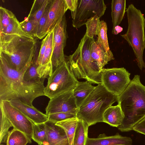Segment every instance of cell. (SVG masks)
<instances>
[{
  "instance_id": "obj_29",
  "label": "cell",
  "mask_w": 145,
  "mask_h": 145,
  "mask_svg": "<svg viewBox=\"0 0 145 145\" xmlns=\"http://www.w3.org/2000/svg\"><path fill=\"white\" fill-rule=\"evenodd\" d=\"M53 0L48 4L39 22L36 33V37L40 39L44 38L46 35L45 33V28L47 21L48 13Z\"/></svg>"
},
{
  "instance_id": "obj_3",
  "label": "cell",
  "mask_w": 145,
  "mask_h": 145,
  "mask_svg": "<svg viewBox=\"0 0 145 145\" xmlns=\"http://www.w3.org/2000/svg\"><path fill=\"white\" fill-rule=\"evenodd\" d=\"M35 40L0 33V52L6 55L11 67L19 72L26 71L35 51Z\"/></svg>"
},
{
  "instance_id": "obj_14",
  "label": "cell",
  "mask_w": 145,
  "mask_h": 145,
  "mask_svg": "<svg viewBox=\"0 0 145 145\" xmlns=\"http://www.w3.org/2000/svg\"><path fill=\"white\" fill-rule=\"evenodd\" d=\"M11 104L18 109L26 116L35 124L44 123L48 121V116L37 109L19 99L10 100Z\"/></svg>"
},
{
  "instance_id": "obj_16",
  "label": "cell",
  "mask_w": 145,
  "mask_h": 145,
  "mask_svg": "<svg viewBox=\"0 0 145 145\" xmlns=\"http://www.w3.org/2000/svg\"><path fill=\"white\" fill-rule=\"evenodd\" d=\"M131 138L123 136L118 133L111 136L104 134L99 135L97 138L88 137L85 145H132Z\"/></svg>"
},
{
  "instance_id": "obj_12",
  "label": "cell",
  "mask_w": 145,
  "mask_h": 145,
  "mask_svg": "<svg viewBox=\"0 0 145 145\" xmlns=\"http://www.w3.org/2000/svg\"><path fill=\"white\" fill-rule=\"evenodd\" d=\"M73 90L50 99L46 108V114L48 116L51 114L61 112L76 115L78 108L73 95Z\"/></svg>"
},
{
  "instance_id": "obj_1",
  "label": "cell",
  "mask_w": 145,
  "mask_h": 145,
  "mask_svg": "<svg viewBox=\"0 0 145 145\" xmlns=\"http://www.w3.org/2000/svg\"><path fill=\"white\" fill-rule=\"evenodd\" d=\"M25 72L12 68L6 55L0 52V101L17 99L32 106L35 99L44 95L43 79L26 81L23 78Z\"/></svg>"
},
{
  "instance_id": "obj_34",
  "label": "cell",
  "mask_w": 145,
  "mask_h": 145,
  "mask_svg": "<svg viewBox=\"0 0 145 145\" xmlns=\"http://www.w3.org/2000/svg\"><path fill=\"white\" fill-rule=\"evenodd\" d=\"M48 116V121L55 123L68 118L76 117V114L61 112L51 114Z\"/></svg>"
},
{
  "instance_id": "obj_31",
  "label": "cell",
  "mask_w": 145,
  "mask_h": 145,
  "mask_svg": "<svg viewBox=\"0 0 145 145\" xmlns=\"http://www.w3.org/2000/svg\"><path fill=\"white\" fill-rule=\"evenodd\" d=\"M15 16L10 11L1 6L0 7V33L5 32L11 19Z\"/></svg>"
},
{
  "instance_id": "obj_33",
  "label": "cell",
  "mask_w": 145,
  "mask_h": 145,
  "mask_svg": "<svg viewBox=\"0 0 145 145\" xmlns=\"http://www.w3.org/2000/svg\"><path fill=\"white\" fill-rule=\"evenodd\" d=\"M38 66V65L33 60L30 65L24 74L23 78L25 81L30 82L37 81L41 79L37 71Z\"/></svg>"
},
{
  "instance_id": "obj_40",
  "label": "cell",
  "mask_w": 145,
  "mask_h": 145,
  "mask_svg": "<svg viewBox=\"0 0 145 145\" xmlns=\"http://www.w3.org/2000/svg\"><path fill=\"white\" fill-rule=\"evenodd\" d=\"M45 145L44 144H42V145Z\"/></svg>"
},
{
  "instance_id": "obj_5",
  "label": "cell",
  "mask_w": 145,
  "mask_h": 145,
  "mask_svg": "<svg viewBox=\"0 0 145 145\" xmlns=\"http://www.w3.org/2000/svg\"><path fill=\"white\" fill-rule=\"evenodd\" d=\"M118 101V96L108 92L101 84H98L79 107L76 117L89 126L103 122L105 110Z\"/></svg>"
},
{
  "instance_id": "obj_24",
  "label": "cell",
  "mask_w": 145,
  "mask_h": 145,
  "mask_svg": "<svg viewBox=\"0 0 145 145\" xmlns=\"http://www.w3.org/2000/svg\"><path fill=\"white\" fill-rule=\"evenodd\" d=\"M78 120V119L76 117L68 118L55 123L65 131L69 145H72L74 136Z\"/></svg>"
},
{
  "instance_id": "obj_11",
  "label": "cell",
  "mask_w": 145,
  "mask_h": 145,
  "mask_svg": "<svg viewBox=\"0 0 145 145\" xmlns=\"http://www.w3.org/2000/svg\"><path fill=\"white\" fill-rule=\"evenodd\" d=\"M65 14L53 30V50L52 62L55 69L65 60L64 50L68 37Z\"/></svg>"
},
{
  "instance_id": "obj_10",
  "label": "cell",
  "mask_w": 145,
  "mask_h": 145,
  "mask_svg": "<svg viewBox=\"0 0 145 145\" xmlns=\"http://www.w3.org/2000/svg\"><path fill=\"white\" fill-rule=\"evenodd\" d=\"M0 105L14 129L24 133L31 138L33 123L9 101H0Z\"/></svg>"
},
{
  "instance_id": "obj_8",
  "label": "cell",
  "mask_w": 145,
  "mask_h": 145,
  "mask_svg": "<svg viewBox=\"0 0 145 145\" xmlns=\"http://www.w3.org/2000/svg\"><path fill=\"white\" fill-rule=\"evenodd\" d=\"M101 84L108 92L118 96L131 82L130 73L124 67L102 69L100 71Z\"/></svg>"
},
{
  "instance_id": "obj_13",
  "label": "cell",
  "mask_w": 145,
  "mask_h": 145,
  "mask_svg": "<svg viewBox=\"0 0 145 145\" xmlns=\"http://www.w3.org/2000/svg\"><path fill=\"white\" fill-rule=\"evenodd\" d=\"M67 10L65 0H53L45 28L46 35L61 21Z\"/></svg>"
},
{
  "instance_id": "obj_38",
  "label": "cell",
  "mask_w": 145,
  "mask_h": 145,
  "mask_svg": "<svg viewBox=\"0 0 145 145\" xmlns=\"http://www.w3.org/2000/svg\"><path fill=\"white\" fill-rule=\"evenodd\" d=\"M123 30V28L117 25L116 26L114 29L112 30V33L114 35H118Z\"/></svg>"
},
{
  "instance_id": "obj_17",
  "label": "cell",
  "mask_w": 145,
  "mask_h": 145,
  "mask_svg": "<svg viewBox=\"0 0 145 145\" xmlns=\"http://www.w3.org/2000/svg\"><path fill=\"white\" fill-rule=\"evenodd\" d=\"M103 117V122L118 127L122 124L124 116L121 106L118 104L109 107L104 112Z\"/></svg>"
},
{
  "instance_id": "obj_19",
  "label": "cell",
  "mask_w": 145,
  "mask_h": 145,
  "mask_svg": "<svg viewBox=\"0 0 145 145\" xmlns=\"http://www.w3.org/2000/svg\"><path fill=\"white\" fill-rule=\"evenodd\" d=\"M111 17L113 30L122 21L126 11V0H112L111 2Z\"/></svg>"
},
{
  "instance_id": "obj_2",
  "label": "cell",
  "mask_w": 145,
  "mask_h": 145,
  "mask_svg": "<svg viewBox=\"0 0 145 145\" xmlns=\"http://www.w3.org/2000/svg\"><path fill=\"white\" fill-rule=\"evenodd\" d=\"M124 118L117 128L122 132L133 130L134 126L145 117V86L139 75H135L124 91L118 96Z\"/></svg>"
},
{
  "instance_id": "obj_37",
  "label": "cell",
  "mask_w": 145,
  "mask_h": 145,
  "mask_svg": "<svg viewBox=\"0 0 145 145\" xmlns=\"http://www.w3.org/2000/svg\"><path fill=\"white\" fill-rule=\"evenodd\" d=\"M67 9L70 10L71 13L76 10L78 4V0H65Z\"/></svg>"
},
{
  "instance_id": "obj_18",
  "label": "cell",
  "mask_w": 145,
  "mask_h": 145,
  "mask_svg": "<svg viewBox=\"0 0 145 145\" xmlns=\"http://www.w3.org/2000/svg\"><path fill=\"white\" fill-rule=\"evenodd\" d=\"M95 88V86L87 81L78 82L73 90V95L78 108Z\"/></svg>"
},
{
  "instance_id": "obj_30",
  "label": "cell",
  "mask_w": 145,
  "mask_h": 145,
  "mask_svg": "<svg viewBox=\"0 0 145 145\" xmlns=\"http://www.w3.org/2000/svg\"><path fill=\"white\" fill-rule=\"evenodd\" d=\"M99 18L97 16H95L88 19L85 24L86 30L85 34L91 39H94V37L97 35L100 22Z\"/></svg>"
},
{
  "instance_id": "obj_28",
  "label": "cell",
  "mask_w": 145,
  "mask_h": 145,
  "mask_svg": "<svg viewBox=\"0 0 145 145\" xmlns=\"http://www.w3.org/2000/svg\"><path fill=\"white\" fill-rule=\"evenodd\" d=\"M0 143H6L9 128L12 126L6 116L2 106L0 105Z\"/></svg>"
},
{
  "instance_id": "obj_4",
  "label": "cell",
  "mask_w": 145,
  "mask_h": 145,
  "mask_svg": "<svg viewBox=\"0 0 145 145\" xmlns=\"http://www.w3.org/2000/svg\"><path fill=\"white\" fill-rule=\"evenodd\" d=\"M94 40L85 34L75 52L68 57L67 62L77 79H85L91 84L98 85L101 84L100 71L91 55Z\"/></svg>"
},
{
  "instance_id": "obj_20",
  "label": "cell",
  "mask_w": 145,
  "mask_h": 145,
  "mask_svg": "<svg viewBox=\"0 0 145 145\" xmlns=\"http://www.w3.org/2000/svg\"><path fill=\"white\" fill-rule=\"evenodd\" d=\"M107 27L104 21H100L98 29L97 39L96 42L102 50L109 57L115 59L112 51L110 50L107 35Z\"/></svg>"
},
{
  "instance_id": "obj_35",
  "label": "cell",
  "mask_w": 145,
  "mask_h": 145,
  "mask_svg": "<svg viewBox=\"0 0 145 145\" xmlns=\"http://www.w3.org/2000/svg\"><path fill=\"white\" fill-rule=\"evenodd\" d=\"M48 36V34L41 42L40 49L36 62V64L38 66L40 64L44 53L47 46Z\"/></svg>"
},
{
  "instance_id": "obj_15",
  "label": "cell",
  "mask_w": 145,
  "mask_h": 145,
  "mask_svg": "<svg viewBox=\"0 0 145 145\" xmlns=\"http://www.w3.org/2000/svg\"><path fill=\"white\" fill-rule=\"evenodd\" d=\"M47 145H69L67 135L63 129L52 122H45Z\"/></svg>"
},
{
  "instance_id": "obj_21",
  "label": "cell",
  "mask_w": 145,
  "mask_h": 145,
  "mask_svg": "<svg viewBox=\"0 0 145 145\" xmlns=\"http://www.w3.org/2000/svg\"><path fill=\"white\" fill-rule=\"evenodd\" d=\"M91 55L92 59L96 63L100 71L109 61L114 60L102 50L94 39L91 46Z\"/></svg>"
},
{
  "instance_id": "obj_22",
  "label": "cell",
  "mask_w": 145,
  "mask_h": 145,
  "mask_svg": "<svg viewBox=\"0 0 145 145\" xmlns=\"http://www.w3.org/2000/svg\"><path fill=\"white\" fill-rule=\"evenodd\" d=\"M89 127L86 122L78 119L74 136L72 145H85L88 137Z\"/></svg>"
},
{
  "instance_id": "obj_6",
  "label": "cell",
  "mask_w": 145,
  "mask_h": 145,
  "mask_svg": "<svg viewBox=\"0 0 145 145\" xmlns=\"http://www.w3.org/2000/svg\"><path fill=\"white\" fill-rule=\"evenodd\" d=\"M128 21L127 30L121 36L132 48L136 57L137 65L142 70L145 68L143 60L144 51L145 49V18L141 10L132 4L127 8Z\"/></svg>"
},
{
  "instance_id": "obj_7",
  "label": "cell",
  "mask_w": 145,
  "mask_h": 145,
  "mask_svg": "<svg viewBox=\"0 0 145 145\" xmlns=\"http://www.w3.org/2000/svg\"><path fill=\"white\" fill-rule=\"evenodd\" d=\"M78 82L70 70L68 62L65 60L55 68L49 76L44 89V96L50 99L72 90Z\"/></svg>"
},
{
  "instance_id": "obj_32",
  "label": "cell",
  "mask_w": 145,
  "mask_h": 145,
  "mask_svg": "<svg viewBox=\"0 0 145 145\" xmlns=\"http://www.w3.org/2000/svg\"><path fill=\"white\" fill-rule=\"evenodd\" d=\"M23 30L34 38L36 37V33L39 22L33 20L28 19L27 17L20 22Z\"/></svg>"
},
{
  "instance_id": "obj_27",
  "label": "cell",
  "mask_w": 145,
  "mask_h": 145,
  "mask_svg": "<svg viewBox=\"0 0 145 145\" xmlns=\"http://www.w3.org/2000/svg\"><path fill=\"white\" fill-rule=\"evenodd\" d=\"M31 138L39 145H47V136L45 123H33Z\"/></svg>"
},
{
  "instance_id": "obj_39",
  "label": "cell",
  "mask_w": 145,
  "mask_h": 145,
  "mask_svg": "<svg viewBox=\"0 0 145 145\" xmlns=\"http://www.w3.org/2000/svg\"><path fill=\"white\" fill-rule=\"evenodd\" d=\"M0 145H3L2 144H1Z\"/></svg>"
},
{
  "instance_id": "obj_23",
  "label": "cell",
  "mask_w": 145,
  "mask_h": 145,
  "mask_svg": "<svg viewBox=\"0 0 145 145\" xmlns=\"http://www.w3.org/2000/svg\"><path fill=\"white\" fill-rule=\"evenodd\" d=\"M31 139L22 131L13 128L9 131L6 145H26L31 143Z\"/></svg>"
},
{
  "instance_id": "obj_25",
  "label": "cell",
  "mask_w": 145,
  "mask_h": 145,
  "mask_svg": "<svg viewBox=\"0 0 145 145\" xmlns=\"http://www.w3.org/2000/svg\"><path fill=\"white\" fill-rule=\"evenodd\" d=\"M51 0L34 1L30 12L27 18L39 22L46 7Z\"/></svg>"
},
{
  "instance_id": "obj_9",
  "label": "cell",
  "mask_w": 145,
  "mask_h": 145,
  "mask_svg": "<svg viewBox=\"0 0 145 145\" xmlns=\"http://www.w3.org/2000/svg\"><path fill=\"white\" fill-rule=\"evenodd\" d=\"M106 6L103 0H78L75 11L71 14L73 26L78 28L91 18H99L104 14Z\"/></svg>"
},
{
  "instance_id": "obj_36",
  "label": "cell",
  "mask_w": 145,
  "mask_h": 145,
  "mask_svg": "<svg viewBox=\"0 0 145 145\" xmlns=\"http://www.w3.org/2000/svg\"><path fill=\"white\" fill-rule=\"evenodd\" d=\"M133 130L145 135V117L134 126Z\"/></svg>"
},
{
  "instance_id": "obj_26",
  "label": "cell",
  "mask_w": 145,
  "mask_h": 145,
  "mask_svg": "<svg viewBox=\"0 0 145 145\" xmlns=\"http://www.w3.org/2000/svg\"><path fill=\"white\" fill-rule=\"evenodd\" d=\"M6 35H16L25 38L34 40V38L22 29L20 22L15 16L10 20L5 32Z\"/></svg>"
}]
</instances>
